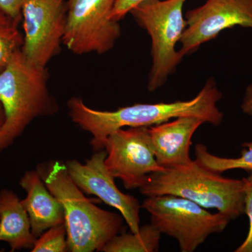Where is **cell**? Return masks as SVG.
<instances>
[{
  "label": "cell",
  "mask_w": 252,
  "mask_h": 252,
  "mask_svg": "<svg viewBox=\"0 0 252 252\" xmlns=\"http://www.w3.org/2000/svg\"><path fill=\"white\" fill-rule=\"evenodd\" d=\"M221 97L216 81L210 78L190 100L136 104L110 112L91 109L82 99L73 97L68 101L67 107L72 122L92 135L91 146L94 152H98L104 149L111 133L124 127H150L181 117H196L205 124L219 126L224 117L217 107Z\"/></svg>",
  "instance_id": "cell-1"
},
{
  "label": "cell",
  "mask_w": 252,
  "mask_h": 252,
  "mask_svg": "<svg viewBox=\"0 0 252 252\" xmlns=\"http://www.w3.org/2000/svg\"><path fill=\"white\" fill-rule=\"evenodd\" d=\"M51 193L64 212L68 250L72 252H100L122 230L124 217L96 206L75 185L65 163L51 160L36 167Z\"/></svg>",
  "instance_id": "cell-2"
},
{
  "label": "cell",
  "mask_w": 252,
  "mask_h": 252,
  "mask_svg": "<svg viewBox=\"0 0 252 252\" xmlns=\"http://www.w3.org/2000/svg\"><path fill=\"white\" fill-rule=\"evenodd\" d=\"M0 102L5 114L0 128V153L10 147L34 119L57 112L47 87L46 68L36 67L17 51L0 72Z\"/></svg>",
  "instance_id": "cell-3"
},
{
  "label": "cell",
  "mask_w": 252,
  "mask_h": 252,
  "mask_svg": "<svg viewBox=\"0 0 252 252\" xmlns=\"http://www.w3.org/2000/svg\"><path fill=\"white\" fill-rule=\"evenodd\" d=\"M147 197L172 195L216 209L233 220L245 214V190L242 180L226 178L193 160L187 166L164 169L147 176L139 188Z\"/></svg>",
  "instance_id": "cell-4"
},
{
  "label": "cell",
  "mask_w": 252,
  "mask_h": 252,
  "mask_svg": "<svg viewBox=\"0 0 252 252\" xmlns=\"http://www.w3.org/2000/svg\"><path fill=\"white\" fill-rule=\"evenodd\" d=\"M187 0H144L130 11L137 24L152 39V64L149 74V91L165 85L175 72L184 56L176 49L187 23L183 7Z\"/></svg>",
  "instance_id": "cell-5"
},
{
  "label": "cell",
  "mask_w": 252,
  "mask_h": 252,
  "mask_svg": "<svg viewBox=\"0 0 252 252\" xmlns=\"http://www.w3.org/2000/svg\"><path fill=\"white\" fill-rule=\"evenodd\" d=\"M151 215V223L160 233L178 242L180 251L193 252L210 235L224 230L231 220L223 214H212L188 199L172 195L147 197L142 205Z\"/></svg>",
  "instance_id": "cell-6"
},
{
  "label": "cell",
  "mask_w": 252,
  "mask_h": 252,
  "mask_svg": "<svg viewBox=\"0 0 252 252\" xmlns=\"http://www.w3.org/2000/svg\"><path fill=\"white\" fill-rule=\"evenodd\" d=\"M116 0H67L63 44L73 54L108 52L121 36L111 17Z\"/></svg>",
  "instance_id": "cell-7"
},
{
  "label": "cell",
  "mask_w": 252,
  "mask_h": 252,
  "mask_svg": "<svg viewBox=\"0 0 252 252\" xmlns=\"http://www.w3.org/2000/svg\"><path fill=\"white\" fill-rule=\"evenodd\" d=\"M23 44L21 52L30 64L46 68L59 54L66 16L65 0H25L22 6Z\"/></svg>",
  "instance_id": "cell-8"
},
{
  "label": "cell",
  "mask_w": 252,
  "mask_h": 252,
  "mask_svg": "<svg viewBox=\"0 0 252 252\" xmlns=\"http://www.w3.org/2000/svg\"><path fill=\"white\" fill-rule=\"evenodd\" d=\"M106 167L126 189H139L147 176L161 171L154 154L149 127H130L114 131L104 144Z\"/></svg>",
  "instance_id": "cell-9"
},
{
  "label": "cell",
  "mask_w": 252,
  "mask_h": 252,
  "mask_svg": "<svg viewBox=\"0 0 252 252\" xmlns=\"http://www.w3.org/2000/svg\"><path fill=\"white\" fill-rule=\"evenodd\" d=\"M185 19L187 26L179 51L184 57L228 28L240 26L252 30V0H207L187 11Z\"/></svg>",
  "instance_id": "cell-10"
},
{
  "label": "cell",
  "mask_w": 252,
  "mask_h": 252,
  "mask_svg": "<svg viewBox=\"0 0 252 252\" xmlns=\"http://www.w3.org/2000/svg\"><path fill=\"white\" fill-rule=\"evenodd\" d=\"M106 157L107 152L103 149L95 152L84 164L77 160H67L65 165L68 173L84 193L95 195L120 212L130 231L137 233L140 228L142 206L135 197L124 193L117 188L114 182L115 178L104 163Z\"/></svg>",
  "instance_id": "cell-11"
},
{
  "label": "cell",
  "mask_w": 252,
  "mask_h": 252,
  "mask_svg": "<svg viewBox=\"0 0 252 252\" xmlns=\"http://www.w3.org/2000/svg\"><path fill=\"white\" fill-rule=\"evenodd\" d=\"M203 124L200 118L181 117L150 126L149 135L158 163L164 169L190 165L193 162L189 154L192 137Z\"/></svg>",
  "instance_id": "cell-12"
},
{
  "label": "cell",
  "mask_w": 252,
  "mask_h": 252,
  "mask_svg": "<svg viewBox=\"0 0 252 252\" xmlns=\"http://www.w3.org/2000/svg\"><path fill=\"white\" fill-rule=\"evenodd\" d=\"M19 184L27 193L21 203L28 212L32 233L36 238L51 227L64 223L62 205L48 189L37 170L25 172Z\"/></svg>",
  "instance_id": "cell-13"
},
{
  "label": "cell",
  "mask_w": 252,
  "mask_h": 252,
  "mask_svg": "<svg viewBox=\"0 0 252 252\" xmlns=\"http://www.w3.org/2000/svg\"><path fill=\"white\" fill-rule=\"evenodd\" d=\"M36 240L21 200L13 190L2 189L0 191V241L9 244L13 252L32 250Z\"/></svg>",
  "instance_id": "cell-14"
},
{
  "label": "cell",
  "mask_w": 252,
  "mask_h": 252,
  "mask_svg": "<svg viewBox=\"0 0 252 252\" xmlns=\"http://www.w3.org/2000/svg\"><path fill=\"white\" fill-rule=\"evenodd\" d=\"M162 233L152 223L140 227L137 233L117 235L106 244L102 252H154L158 251Z\"/></svg>",
  "instance_id": "cell-15"
},
{
  "label": "cell",
  "mask_w": 252,
  "mask_h": 252,
  "mask_svg": "<svg viewBox=\"0 0 252 252\" xmlns=\"http://www.w3.org/2000/svg\"><path fill=\"white\" fill-rule=\"evenodd\" d=\"M240 157L228 158L217 157L209 152L206 146L198 144L195 147V160L201 166L217 173L234 169H243L252 172V142L243 144Z\"/></svg>",
  "instance_id": "cell-16"
},
{
  "label": "cell",
  "mask_w": 252,
  "mask_h": 252,
  "mask_svg": "<svg viewBox=\"0 0 252 252\" xmlns=\"http://www.w3.org/2000/svg\"><path fill=\"white\" fill-rule=\"evenodd\" d=\"M19 23L0 11V72L22 48L23 36L18 28Z\"/></svg>",
  "instance_id": "cell-17"
},
{
  "label": "cell",
  "mask_w": 252,
  "mask_h": 252,
  "mask_svg": "<svg viewBox=\"0 0 252 252\" xmlns=\"http://www.w3.org/2000/svg\"><path fill=\"white\" fill-rule=\"evenodd\" d=\"M65 223L54 225L36 238L32 252H65L68 250Z\"/></svg>",
  "instance_id": "cell-18"
},
{
  "label": "cell",
  "mask_w": 252,
  "mask_h": 252,
  "mask_svg": "<svg viewBox=\"0 0 252 252\" xmlns=\"http://www.w3.org/2000/svg\"><path fill=\"white\" fill-rule=\"evenodd\" d=\"M245 190V213L247 214L250 222L248 236L243 244L238 247L235 252H252V172L248 177L243 179Z\"/></svg>",
  "instance_id": "cell-19"
},
{
  "label": "cell",
  "mask_w": 252,
  "mask_h": 252,
  "mask_svg": "<svg viewBox=\"0 0 252 252\" xmlns=\"http://www.w3.org/2000/svg\"><path fill=\"white\" fill-rule=\"evenodd\" d=\"M143 1L144 0H116L111 17L114 21L119 22L121 20L124 19L126 15L130 12L131 10Z\"/></svg>",
  "instance_id": "cell-20"
},
{
  "label": "cell",
  "mask_w": 252,
  "mask_h": 252,
  "mask_svg": "<svg viewBox=\"0 0 252 252\" xmlns=\"http://www.w3.org/2000/svg\"><path fill=\"white\" fill-rule=\"evenodd\" d=\"M25 0H0V11L13 19H22V6Z\"/></svg>",
  "instance_id": "cell-21"
},
{
  "label": "cell",
  "mask_w": 252,
  "mask_h": 252,
  "mask_svg": "<svg viewBox=\"0 0 252 252\" xmlns=\"http://www.w3.org/2000/svg\"><path fill=\"white\" fill-rule=\"evenodd\" d=\"M241 109L244 114L252 117V84L249 85L245 91Z\"/></svg>",
  "instance_id": "cell-22"
},
{
  "label": "cell",
  "mask_w": 252,
  "mask_h": 252,
  "mask_svg": "<svg viewBox=\"0 0 252 252\" xmlns=\"http://www.w3.org/2000/svg\"><path fill=\"white\" fill-rule=\"evenodd\" d=\"M5 122V114L2 104L0 102V128L4 125Z\"/></svg>",
  "instance_id": "cell-23"
}]
</instances>
